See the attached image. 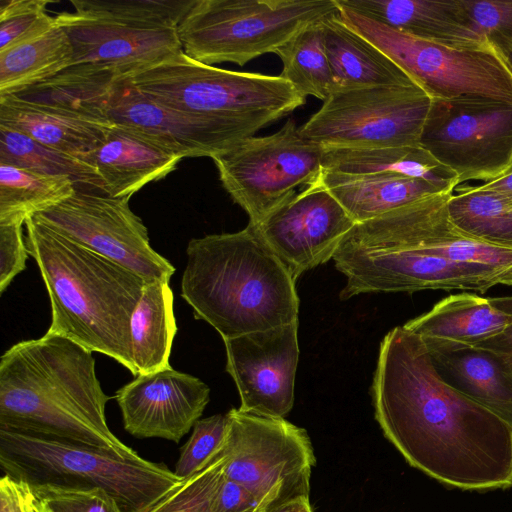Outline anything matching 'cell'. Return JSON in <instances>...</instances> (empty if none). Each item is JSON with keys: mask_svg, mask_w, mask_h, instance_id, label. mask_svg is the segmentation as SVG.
Wrapping results in <instances>:
<instances>
[{"mask_svg": "<svg viewBox=\"0 0 512 512\" xmlns=\"http://www.w3.org/2000/svg\"><path fill=\"white\" fill-rule=\"evenodd\" d=\"M318 182L361 223L418 200L448 191L429 181L400 174H346L323 169Z\"/></svg>", "mask_w": 512, "mask_h": 512, "instance_id": "26", "label": "cell"}, {"mask_svg": "<svg viewBox=\"0 0 512 512\" xmlns=\"http://www.w3.org/2000/svg\"><path fill=\"white\" fill-rule=\"evenodd\" d=\"M76 187L75 181L66 176L0 163V224H25L27 218L69 198Z\"/></svg>", "mask_w": 512, "mask_h": 512, "instance_id": "32", "label": "cell"}, {"mask_svg": "<svg viewBox=\"0 0 512 512\" xmlns=\"http://www.w3.org/2000/svg\"><path fill=\"white\" fill-rule=\"evenodd\" d=\"M489 301L494 307L512 314V296L489 298ZM475 346L491 349L504 354L512 361V324L497 336Z\"/></svg>", "mask_w": 512, "mask_h": 512, "instance_id": "45", "label": "cell"}, {"mask_svg": "<svg viewBox=\"0 0 512 512\" xmlns=\"http://www.w3.org/2000/svg\"><path fill=\"white\" fill-rule=\"evenodd\" d=\"M181 297L223 340L298 320L295 280L255 226L188 242Z\"/></svg>", "mask_w": 512, "mask_h": 512, "instance_id": "4", "label": "cell"}, {"mask_svg": "<svg viewBox=\"0 0 512 512\" xmlns=\"http://www.w3.org/2000/svg\"><path fill=\"white\" fill-rule=\"evenodd\" d=\"M29 255L23 223L0 224V293L26 268Z\"/></svg>", "mask_w": 512, "mask_h": 512, "instance_id": "42", "label": "cell"}, {"mask_svg": "<svg viewBox=\"0 0 512 512\" xmlns=\"http://www.w3.org/2000/svg\"><path fill=\"white\" fill-rule=\"evenodd\" d=\"M0 125L86 161L104 142L115 123L93 120L18 95H7L0 96Z\"/></svg>", "mask_w": 512, "mask_h": 512, "instance_id": "24", "label": "cell"}, {"mask_svg": "<svg viewBox=\"0 0 512 512\" xmlns=\"http://www.w3.org/2000/svg\"><path fill=\"white\" fill-rule=\"evenodd\" d=\"M126 77L168 108L261 128L302 106L306 98L280 75L226 70L183 51Z\"/></svg>", "mask_w": 512, "mask_h": 512, "instance_id": "6", "label": "cell"}, {"mask_svg": "<svg viewBox=\"0 0 512 512\" xmlns=\"http://www.w3.org/2000/svg\"><path fill=\"white\" fill-rule=\"evenodd\" d=\"M115 399L128 433L178 443L202 416L210 388L199 378L168 367L136 376L116 391Z\"/></svg>", "mask_w": 512, "mask_h": 512, "instance_id": "20", "label": "cell"}, {"mask_svg": "<svg viewBox=\"0 0 512 512\" xmlns=\"http://www.w3.org/2000/svg\"><path fill=\"white\" fill-rule=\"evenodd\" d=\"M323 147L305 139L294 120L268 136L249 137L212 158L232 200L257 225L323 170Z\"/></svg>", "mask_w": 512, "mask_h": 512, "instance_id": "10", "label": "cell"}, {"mask_svg": "<svg viewBox=\"0 0 512 512\" xmlns=\"http://www.w3.org/2000/svg\"><path fill=\"white\" fill-rule=\"evenodd\" d=\"M419 145L459 185L496 179L512 165V103L482 95L434 98Z\"/></svg>", "mask_w": 512, "mask_h": 512, "instance_id": "12", "label": "cell"}, {"mask_svg": "<svg viewBox=\"0 0 512 512\" xmlns=\"http://www.w3.org/2000/svg\"><path fill=\"white\" fill-rule=\"evenodd\" d=\"M196 0H71L77 11L132 22L178 27Z\"/></svg>", "mask_w": 512, "mask_h": 512, "instance_id": "36", "label": "cell"}, {"mask_svg": "<svg viewBox=\"0 0 512 512\" xmlns=\"http://www.w3.org/2000/svg\"><path fill=\"white\" fill-rule=\"evenodd\" d=\"M184 158L157 136L116 124L87 158L111 197H131L142 187L165 178Z\"/></svg>", "mask_w": 512, "mask_h": 512, "instance_id": "22", "label": "cell"}, {"mask_svg": "<svg viewBox=\"0 0 512 512\" xmlns=\"http://www.w3.org/2000/svg\"><path fill=\"white\" fill-rule=\"evenodd\" d=\"M169 281L147 282L130 321L132 359L138 375L170 366L172 343L177 333Z\"/></svg>", "mask_w": 512, "mask_h": 512, "instance_id": "29", "label": "cell"}, {"mask_svg": "<svg viewBox=\"0 0 512 512\" xmlns=\"http://www.w3.org/2000/svg\"><path fill=\"white\" fill-rule=\"evenodd\" d=\"M431 100L418 85L338 90L299 132L322 147L417 146Z\"/></svg>", "mask_w": 512, "mask_h": 512, "instance_id": "11", "label": "cell"}, {"mask_svg": "<svg viewBox=\"0 0 512 512\" xmlns=\"http://www.w3.org/2000/svg\"><path fill=\"white\" fill-rule=\"evenodd\" d=\"M212 512H265L255 496L224 475L212 502Z\"/></svg>", "mask_w": 512, "mask_h": 512, "instance_id": "43", "label": "cell"}, {"mask_svg": "<svg viewBox=\"0 0 512 512\" xmlns=\"http://www.w3.org/2000/svg\"><path fill=\"white\" fill-rule=\"evenodd\" d=\"M478 188L496 194L512 204V165L499 177L479 185Z\"/></svg>", "mask_w": 512, "mask_h": 512, "instance_id": "46", "label": "cell"}, {"mask_svg": "<svg viewBox=\"0 0 512 512\" xmlns=\"http://www.w3.org/2000/svg\"><path fill=\"white\" fill-rule=\"evenodd\" d=\"M74 64L69 36L55 19L44 32L0 52V96L17 95Z\"/></svg>", "mask_w": 512, "mask_h": 512, "instance_id": "30", "label": "cell"}, {"mask_svg": "<svg viewBox=\"0 0 512 512\" xmlns=\"http://www.w3.org/2000/svg\"><path fill=\"white\" fill-rule=\"evenodd\" d=\"M424 343L447 383L512 425V361L507 356L479 346Z\"/></svg>", "mask_w": 512, "mask_h": 512, "instance_id": "23", "label": "cell"}, {"mask_svg": "<svg viewBox=\"0 0 512 512\" xmlns=\"http://www.w3.org/2000/svg\"><path fill=\"white\" fill-rule=\"evenodd\" d=\"M106 111L111 122L153 134L183 158H213L231 150L261 129L247 122L168 108L143 94L126 76H118L114 80Z\"/></svg>", "mask_w": 512, "mask_h": 512, "instance_id": "18", "label": "cell"}, {"mask_svg": "<svg viewBox=\"0 0 512 512\" xmlns=\"http://www.w3.org/2000/svg\"><path fill=\"white\" fill-rule=\"evenodd\" d=\"M512 69V50L503 55Z\"/></svg>", "mask_w": 512, "mask_h": 512, "instance_id": "48", "label": "cell"}, {"mask_svg": "<svg viewBox=\"0 0 512 512\" xmlns=\"http://www.w3.org/2000/svg\"><path fill=\"white\" fill-rule=\"evenodd\" d=\"M0 163L40 174L66 176L77 184L103 191L94 166L72 155L57 151L26 134L0 125Z\"/></svg>", "mask_w": 512, "mask_h": 512, "instance_id": "35", "label": "cell"}, {"mask_svg": "<svg viewBox=\"0 0 512 512\" xmlns=\"http://www.w3.org/2000/svg\"><path fill=\"white\" fill-rule=\"evenodd\" d=\"M335 90L417 85L394 61L343 22L337 12L321 20Z\"/></svg>", "mask_w": 512, "mask_h": 512, "instance_id": "25", "label": "cell"}, {"mask_svg": "<svg viewBox=\"0 0 512 512\" xmlns=\"http://www.w3.org/2000/svg\"><path fill=\"white\" fill-rule=\"evenodd\" d=\"M223 477L218 453L202 470L181 480L142 512H212V502Z\"/></svg>", "mask_w": 512, "mask_h": 512, "instance_id": "37", "label": "cell"}, {"mask_svg": "<svg viewBox=\"0 0 512 512\" xmlns=\"http://www.w3.org/2000/svg\"><path fill=\"white\" fill-rule=\"evenodd\" d=\"M453 192L433 195L374 219L356 223L338 252H404L478 264L512 286V249L495 246L459 231L450 221Z\"/></svg>", "mask_w": 512, "mask_h": 512, "instance_id": "13", "label": "cell"}, {"mask_svg": "<svg viewBox=\"0 0 512 512\" xmlns=\"http://www.w3.org/2000/svg\"><path fill=\"white\" fill-rule=\"evenodd\" d=\"M227 416L216 414L199 419L182 446L174 473L186 479L202 470L220 450L227 431Z\"/></svg>", "mask_w": 512, "mask_h": 512, "instance_id": "40", "label": "cell"}, {"mask_svg": "<svg viewBox=\"0 0 512 512\" xmlns=\"http://www.w3.org/2000/svg\"><path fill=\"white\" fill-rule=\"evenodd\" d=\"M31 488L36 512H123L117 501L100 488L56 485Z\"/></svg>", "mask_w": 512, "mask_h": 512, "instance_id": "39", "label": "cell"}, {"mask_svg": "<svg viewBox=\"0 0 512 512\" xmlns=\"http://www.w3.org/2000/svg\"><path fill=\"white\" fill-rule=\"evenodd\" d=\"M0 512H36L31 486L3 474L0 479Z\"/></svg>", "mask_w": 512, "mask_h": 512, "instance_id": "44", "label": "cell"}, {"mask_svg": "<svg viewBox=\"0 0 512 512\" xmlns=\"http://www.w3.org/2000/svg\"><path fill=\"white\" fill-rule=\"evenodd\" d=\"M355 224L317 180L253 226L296 281L305 271L333 259Z\"/></svg>", "mask_w": 512, "mask_h": 512, "instance_id": "16", "label": "cell"}, {"mask_svg": "<svg viewBox=\"0 0 512 512\" xmlns=\"http://www.w3.org/2000/svg\"><path fill=\"white\" fill-rule=\"evenodd\" d=\"M512 314L494 307L489 298L461 293L450 295L403 327L424 342L475 346L503 332Z\"/></svg>", "mask_w": 512, "mask_h": 512, "instance_id": "27", "label": "cell"}, {"mask_svg": "<svg viewBox=\"0 0 512 512\" xmlns=\"http://www.w3.org/2000/svg\"><path fill=\"white\" fill-rule=\"evenodd\" d=\"M335 267L346 277L340 299L363 293L416 292L426 289L485 293L502 285L500 276L478 264L404 252H335Z\"/></svg>", "mask_w": 512, "mask_h": 512, "instance_id": "15", "label": "cell"}, {"mask_svg": "<svg viewBox=\"0 0 512 512\" xmlns=\"http://www.w3.org/2000/svg\"><path fill=\"white\" fill-rule=\"evenodd\" d=\"M51 0H1L0 1V52L7 50L55 23L47 13Z\"/></svg>", "mask_w": 512, "mask_h": 512, "instance_id": "38", "label": "cell"}, {"mask_svg": "<svg viewBox=\"0 0 512 512\" xmlns=\"http://www.w3.org/2000/svg\"><path fill=\"white\" fill-rule=\"evenodd\" d=\"M321 20L299 30L275 53L283 64L282 78L305 97L310 95L325 101L334 92L335 85L324 47Z\"/></svg>", "mask_w": 512, "mask_h": 512, "instance_id": "34", "label": "cell"}, {"mask_svg": "<svg viewBox=\"0 0 512 512\" xmlns=\"http://www.w3.org/2000/svg\"><path fill=\"white\" fill-rule=\"evenodd\" d=\"M267 512H313L309 497H300Z\"/></svg>", "mask_w": 512, "mask_h": 512, "instance_id": "47", "label": "cell"}, {"mask_svg": "<svg viewBox=\"0 0 512 512\" xmlns=\"http://www.w3.org/2000/svg\"><path fill=\"white\" fill-rule=\"evenodd\" d=\"M323 169L346 174L391 173L434 183L454 191L457 176L417 146L380 148L323 147Z\"/></svg>", "mask_w": 512, "mask_h": 512, "instance_id": "28", "label": "cell"}, {"mask_svg": "<svg viewBox=\"0 0 512 512\" xmlns=\"http://www.w3.org/2000/svg\"><path fill=\"white\" fill-rule=\"evenodd\" d=\"M218 455L223 475L249 490L265 512L300 497H309L316 464L307 431L284 418L233 408Z\"/></svg>", "mask_w": 512, "mask_h": 512, "instance_id": "8", "label": "cell"}, {"mask_svg": "<svg viewBox=\"0 0 512 512\" xmlns=\"http://www.w3.org/2000/svg\"><path fill=\"white\" fill-rule=\"evenodd\" d=\"M117 73L93 64H74L19 97L102 122H111L106 102ZM113 123V122H112Z\"/></svg>", "mask_w": 512, "mask_h": 512, "instance_id": "31", "label": "cell"}, {"mask_svg": "<svg viewBox=\"0 0 512 512\" xmlns=\"http://www.w3.org/2000/svg\"><path fill=\"white\" fill-rule=\"evenodd\" d=\"M449 201L451 223L483 242L512 249V204L478 186L458 185Z\"/></svg>", "mask_w": 512, "mask_h": 512, "instance_id": "33", "label": "cell"}, {"mask_svg": "<svg viewBox=\"0 0 512 512\" xmlns=\"http://www.w3.org/2000/svg\"><path fill=\"white\" fill-rule=\"evenodd\" d=\"M92 353L49 333L11 346L0 359V428L137 455L108 427L111 397Z\"/></svg>", "mask_w": 512, "mask_h": 512, "instance_id": "2", "label": "cell"}, {"mask_svg": "<svg viewBox=\"0 0 512 512\" xmlns=\"http://www.w3.org/2000/svg\"><path fill=\"white\" fill-rule=\"evenodd\" d=\"M477 31L502 55L512 50V1L462 0Z\"/></svg>", "mask_w": 512, "mask_h": 512, "instance_id": "41", "label": "cell"}, {"mask_svg": "<svg viewBox=\"0 0 512 512\" xmlns=\"http://www.w3.org/2000/svg\"><path fill=\"white\" fill-rule=\"evenodd\" d=\"M299 320L223 340L226 371L239 392L240 410L284 418L294 403Z\"/></svg>", "mask_w": 512, "mask_h": 512, "instance_id": "17", "label": "cell"}, {"mask_svg": "<svg viewBox=\"0 0 512 512\" xmlns=\"http://www.w3.org/2000/svg\"><path fill=\"white\" fill-rule=\"evenodd\" d=\"M400 33L451 48L491 45L476 29L462 0H336Z\"/></svg>", "mask_w": 512, "mask_h": 512, "instance_id": "21", "label": "cell"}, {"mask_svg": "<svg viewBox=\"0 0 512 512\" xmlns=\"http://www.w3.org/2000/svg\"><path fill=\"white\" fill-rule=\"evenodd\" d=\"M3 474L29 485L100 488L123 512H142L178 484L164 464L113 450L0 428Z\"/></svg>", "mask_w": 512, "mask_h": 512, "instance_id": "5", "label": "cell"}, {"mask_svg": "<svg viewBox=\"0 0 512 512\" xmlns=\"http://www.w3.org/2000/svg\"><path fill=\"white\" fill-rule=\"evenodd\" d=\"M372 396L384 436L410 466L462 490L512 486V425L447 383L403 326L381 342Z\"/></svg>", "mask_w": 512, "mask_h": 512, "instance_id": "1", "label": "cell"}, {"mask_svg": "<svg viewBox=\"0 0 512 512\" xmlns=\"http://www.w3.org/2000/svg\"><path fill=\"white\" fill-rule=\"evenodd\" d=\"M25 227L29 255L38 265L51 304L46 333L104 354L136 377L130 321L147 281L33 216Z\"/></svg>", "mask_w": 512, "mask_h": 512, "instance_id": "3", "label": "cell"}, {"mask_svg": "<svg viewBox=\"0 0 512 512\" xmlns=\"http://www.w3.org/2000/svg\"><path fill=\"white\" fill-rule=\"evenodd\" d=\"M129 200L128 196L115 198L76 189L63 202L33 217L147 282L170 281L174 266L152 248L148 230L131 210Z\"/></svg>", "mask_w": 512, "mask_h": 512, "instance_id": "14", "label": "cell"}, {"mask_svg": "<svg viewBox=\"0 0 512 512\" xmlns=\"http://www.w3.org/2000/svg\"><path fill=\"white\" fill-rule=\"evenodd\" d=\"M339 15L432 99L482 95L512 103V69L492 45L451 48L400 33L348 9L339 7Z\"/></svg>", "mask_w": 512, "mask_h": 512, "instance_id": "9", "label": "cell"}, {"mask_svg": "<svg viewBox=\"0 0 512 512\" xmlns=\"http://www.w3.org/2000/svg\"><path fill=\"white\" fill-rule=\"evenodd\" d=\"M74 49L75 64L126 76L182 51L177 27L121 20L75 10L55 16Z\"/></svg>", "mask_w": 512, "mask_h": 512, "instance_id": "19", "label": "cell"}, {"mask_svg": "<svg viewBox=\"0 0 512 512\" xmlns=\"http://www.w3.org/2000/svg\"><path fill=\"white\" fill-rule=\"evenodd\" d=\"M338 9L336 0H196L177 32L191 59L243 66Z\"/></svg>", "mask_w": 512, "mask_h": 512, "instance_id": "7", "label": "cell"}]
</instances>
